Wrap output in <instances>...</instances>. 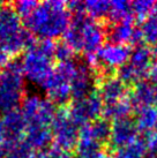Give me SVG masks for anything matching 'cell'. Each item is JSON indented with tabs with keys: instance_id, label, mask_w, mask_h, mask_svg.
<instances>
[{
	"instance_id": "1",
	"label": "cell",
	"mask_w": 157,
	"mask_h": 158,
	"mask_svg": "<svg viewBox=\"0 0 157 158\" xmlns=\"http://www.w3.org/2000/svg\"><path fill=\"white\" fill-rule=\"evenodd\" d=\"M21 112L26 121L24 139L32 150L46 149L52 141L51 125L56 117V107L48 98L30 94L23 98Z\"/></svg>"
},
{
	"instance_id": "2",
	"label": "cell",
	"mask_w": 157,
	"mask_h": 158,
	"mask_svg": "<svg viewBox=\"0 0 157 158\" xmlns=\"http://www.w3.org/2000/svg\"><path fill=\"white\" fill-rule=\"evenodd\" d=\"M24 24L30 35L40 40H52L64 36L70 24V12L64 1L50 0L37 2Z\"/></svg>"
},
{
	"instance_id": "3",
	"label": "cell",
	"mask_w": 157,
	"mask_h": 158,
	"mask_svg": "<svg viewBox=\"0 0 157 158\" xmlns=\"http://www.w3.org/2000/svg\"><path fill=\"white\" fill-rule=\"evenodd\" d=\"M104 40V28L97 21L83 14L75 15L64 34V43L68 45L73 52L83 53L90 68L96 67V54L103 46Z\"/></svg>"
},
{
	"instance_id": "4",
	"label": "cell",
	"mask_w": 157,
	"mask_h": 158,
	"mask_svg": "<svg viewBox=\"0 0 157 158\" xmlns=\"http://www.w3.org/2000/svg\"><path fill=\"white\" fill-rule=\"evenodd\" d=\"M54 48L52 40L34 42L26 48L20 62L24 79L40 87L45 83L54 68Z\"/></svg>"
},
{
	"instance_id": "5",
	"label": "cell",
	"mask_w": 157,
	"mask_h": 158,
	"mask_svg": "<svg viewBox=\"0 0 157 158\" xmlns=\"http://www.w3.org/2000/svg\"><path fill=\"white\" fill-rule=\"evenodd\" d=\"M34 43L22 19L12 6H0V48L8 54H18Z\"/></svg>"
},
{
	"instance_id": "6",
	"label": "cell",
	"mask_w": 157,
	"mask_h": 158,
	"mask_svg": "<svg viewBox=\"0 0 157 158\" xmlns=\"http://www.w3.org/2000/svg\"><path fill=\"white\" fill-rule=\"evenodd\" d=\"M78 64L74 60L59 61L54 66L51 75L42 85L52 103L62 104L72 97V81Z\"/></svg>"
},
{
	"instance_id": "7",
	"label": "cell",
	"mask_w": 157,
	"mask_h": 158,
	"mask_svg": "<svg viewBox=\"0 0 157 158\" xmlns=\"http://www.w3.org/2000/svg\"><path fill=\"white\" fill-rule=\"evenodd\" d=\"M24 76L21 66L13 62L0 75V110L9 112L16 110L24 98Z\"/></svg>"
},
{
	"instance_id": "8",
	"label": "cell",
	"mask_w": 157,
	"mask_h": 158,
	"mask_svg": "<svg viewBox=\"0 0 157 158\" xmlns=\"http://www.w3.org/2000/svg\"><path fill=\"white\" fill-rule=\"evenodd\" d=\"M155 62V54L151 48L147 45H138L131 51L128 61L118 69V77L124 83L129 84L143 81Z\"/></svg>"
},
{
	"instance_id": "9",
	"label": "cell",
	"mask_w": 157,
	"mask_h": 158,
	"mask_svg": "<svg viewBox=\"0 0 157 158\" xmlns=\"http://www.w3.org/2000/svg\"><path fill=\"white\" fill-rule=\"evenodd\" d=\"M78 126L70 118L68 111H58L51 125V134L56 148L66 152L74 149L78 140Z\"/></svg>"
},
{
	"instance_id": "10",
	"label": "cell",
	"mask_w": 157,
	"mask_h": 158,
	"mask_svg": "<svg viewBox=\"0 0 157 158\" xmlns=\"http://www.w3.org/2000/svg\"><path fill=\"white\" fill-rule=\"evenodd\" d=\"M67 111L78 126H84L100 119L103 113V102L97 92L92 91L83 97L74 98Z\"/></svg>"
},
{
	"instance_id": "11",
	"label": "cell",
	"mask_w": 157,
	"mask_h": 158,
	"mask_svg": "<svg viewBox=\"0 0 157 158\" xmlns=\"http://www.w3.org/2000/svg\"><path fill=\"white\" fill-rule=\"evenodd\" d=\"M131 48L127 45L108 43L103 44L96 54V66L105 70H114L121 68L129 59Z\"/></svg>"
},
{
	"instance_id": "12",
	"label": "cell",
	"mask_w": 157,
	"mask_h": 158,
	"mask_svg": "<svg viewBox=\"0 0 157 158\" xmlns=\"http://www.w3.org/2000/svg\"><path fill=\"white\" fill-rule=\"evenodd\" d=\"M138 135L139 129L135 121L129 118H124L116 120L111 125L109 141L112 147L120 149L138 140Z\"/></svg>"
},
{
	"instance_id": "13",
	"label": "cell",
	"mask_w": 157,
	"mask_h": 158,
	"mask_svg": "<svg viewBox=\"0 0 157 158\" xmlns=\"http://www.w3.org/2000/svg\"><path fill=\"white\" fill-rule=\"evenodd\" d=\"M98 90L100 91L97 94L100 95L103 105L122 101L129 96L127 91V85L119 77H116V76L104 77L100 81Z\"/></svg>"
},
{
	"instance_id": "14",
	"label": "cell",
	"mask_w": 157,
	"mask_h": 158,
	"mask_svg": "<svg viewBox=\"0 0 157 158\" xmlns=\"http://www.w3.org/2000/svg\"><path fill=\"white\" fill-rule=\"evenodd\" d=\"M109 37L112 43L127 45L128 43H139L141 38L140 29L135 28L133 21H122L114 23L109 30Z\"/></svg>"
},
{
	"instance_id": "15",
	"label": "cell",
	"mask_w": 157,
	"mask_h": 158,
	"mask_svg": "<svg viewBox=\"0 0 157 158\" xmlns=\"http://www.w3.org/2000/svg\"><path fill=\"white\" fill-rule=\"evenodd\" d=\"M5 131L7 135V142L9 145L20 143L22 136H24L26 132V121L20 111L13 110L6 113L4 120Z\"/></svg>"
},
{
	"instance_id": "16",
	"label": "cell",
	"mask_w": 157,
	"mask_h": 158,
	"mask_svg": "<svg viewBox=\"0 0 157 158\" xmlns=\"http://www.w3.org/2000/svg\"><path fill=\"white\" fill-rule=\"evenodd\" d=\"M94 87V74L92 68L88 65H78L73 81H72V96L80 98L92 92Z\"/></svg>"
},
{
	"instance_id": "17",
	"label": "cell",
	"mask_w": 157,
	"mask_h": 158,
	"mask_svg": "<svg viewBox=\"0 0 157 158\" xmlns=\"http://www.w3.org/2000/svg\"><path fill=\"white\" fill-rule=\"evenodd\" d=\"M111 125L105 119H97L92 123H89L81 127L78 136L92 140L98 144H103L109 141Z\"/></svg>"
},
{
	"instance_id": "18",
	"label": "cell",
	"mask_w": 157,
	"mask_h": 158,
	"mask_svg": "<svg viewBox=\"0 0 157 158\" xmlns=\"http://www.w3.org/2000/svg\"><path fill=\"white\" fill-rule=\"evenodd\" d=\"M129 99L132 105L136 106L138 109L153 105L156 101V87L146 81L138 82L129 94Z\"/></svg>"
},
{
	"instance_id": "19",
	"label": "cell",
	"mask_w": 157,
	"mask_h": 158,
	"mask_svg": "<svg viewBox=\"0 0 157 158\" xmlns=\"http://www.w3.org/2000/svg\"><path fill=\"white\" fill-rule=\"evenodd\" d=\"M134 121L139 131L147 132L149 134L157 131V107L149 105L138 109Z\"/></svg>"
},
{
	"instance_id": "20",
	"label": "cell",
	"mask_w": 157,
	"mask_h": 158,
	"mask_svg": "<svg viewBox=\"0 0 157 158\" xmlns=\"http://www.w3.org/2000/svg\"><path fill=\"white\" fill-rule=\"evenodd\" d=\"M132 109H133V105H132L129 96H128L122 101L103 105V113L106 119L116 121L119 119L128 118L129 113L132 112Z\"/></svg>"
},
{
	"instance_id": "21",
	"label": "cell",
	"mask_w": 157,
	"mask_h": 158,
	"mask_svg": "<svg viewBox=\"0 0 157 158\" xmlns=\"http://www.w3.org/2000/svg\"><path fill=\"white\" fill-rule=\"evenodd\" d=\"M83 14H87L89 19L94 21L109 18L110 13V1L106 0H88L82 2Z\"/></svg>"
},
{
	"instance_id": "22",
	"label": "cell",
	"mask_w": 157,
	"mask_h": 158,
	"mask_svg": "<svg viewBox=\"0 0 157 158\" xmlns=\"http://www.w3.org/2000/svg\"><path fill=\"white\" fill-rule=\"evenodd\" d=\"M110 20L113 22H122V21H132V7L129 1L125 0H114L110 1Z\"/></svg>"
},
{
	"instance_id": "23",
	"label": "cell",
	"mask_w": 157,
	"mask_h": 158,
	"mask_svg": "<svg viewBox=\"0 0 157 158\" xmlns=\"http://www.w3.org/2000/svg\"><path fill=\"white\" fill-rule=\"evenodd\" d=\"M147 151L148 149H147L146 142L138 139L128 145L118 149L114 158H144L147 155Z\"/></svg>"
},
{
	"instance_id": "24",
	"label": "cell",
	"mask_w": 157,
	"mask_h": 158,
	"mask_svg": "<svg viewBox=\"0 0 157 158\" xmlns=\"http://www.w3.org/2000/svg\"><path fill=\"white\" fill-rule=\"evenodd\" d=\"M141 38L146 40L148 44H157V10L143 21L140 28Z\"/></svg>"
},
{
	"instance_id": "25",
	"label": "cell",
	"mask_w": 157,
	"mask_h": 158,
	"mask_svg": "<svg viewBox=\"0 0 157 158\" xmlns=\"http://www.w3.org/2000/svg\"><path fill=\"white\" fill-rule=\"evenodd\" d=\"M156 4L150 0H136L131 2L132 7V15L133 18H136L139 20H146L149 18L155 10Z\"/></svg>"
},
{
	"instance_id": "26",
	"label": "cell",
	"mask_w": 157,
	"mask_h": 158,
	"mask_svg": "<svg viewBox=\"0 0 157 158\" xmlns=\"http://www.w3.org/2000/svg\"><path fill=\"white\" fill-rule=\"evenodd\" d=\"M6 158H37V155L26 143H16L9 145Z\"/></svg>"
},
{
	"instance_id": "27",
	"label": "cell",
	"mask_w": 157,
	"mask_h": 158,
	"mask_svg": "<svg viewBox=\"0 0 157 158\" xmlns=\"http://www.w3.org/2000/svg\"><path fill=\"white\" fill-rule=\"evenodd\" d=\"M36 5H37V1H34V0H21V1L15 4L14 9L20 15V18L24 20L34 10Z\"/></svg>"
},
{
	"instance_id": "28",
	"label": "cell",
	"mask_w": 157,
	"mask_h": 158,
	"mask_svg": "<svg viewBox=\"0 0 157 158\" xmlns=\"http://www.w3.org/2000/svg\"><path fill=\"white\" fill-rule=\"evenodd\" d=\"M73 51L72 48L66 45L64 42L60 44H56L54 48V58L58 59L59 61H66V60H72V56H73Z\"/></svg>"
},
{
	"instance_id": "29",
	"label": "cell",
	"mask_w": 157,
	"mask_h": 158,
	"mask_svg": "<svg viewBox=\"0 0 157 158\" xmlns=\"http://www.w3.org/2000/svg\"><path fill=\"white\" fill-rule=\"evenodd\" d=\"M146 145H147L148 151L157 155V131L149 134L148 137H147Z\"/></svg>"
},
{
	"instance_id": "30",
	"label": "cell",
	"mask_w": 157,
	"mask_h": 158,
	"mask_svg": "<svg viewBox=\"0 0 157 158\" xmlns=\"http://www.w3.org/2000/svg\"><path fill=\"white\" fill-rule=\"evenodd\" d=\"M149 75H150V77L153 80V82L157 84V60H155L154 62L153 67H151V69L149 72Z\"/></svg>"
},
{
	"instance_id": "31",
	"label": "cell",
	"mask_w": 157,
	"mask_h": 158,
	"mask_svg": "<svg viewBox=\"0 0 157 158\" xmlns=\"http://www.w3.org/2000/svg\"><path fill=\"white\" fill-rule=\"evenodd\" d=\"M6 140H7V135H6L4 123H2V120L0 119V144H2Z\"/></svg>"
},
{
	"instance_id": "32",
	"label": "cell",
	"mask_w": 157,
	"mask_h": 158,
	"mask_svg": "<svg viewBox=\"0 0 157 158\" xmlns=\"http://www.w3.org/2000/svg\"><path fill=\"white\" fill-rule=\"evenodd\" d=\"M7 61H8V53L2 48H0V66H4Z\"/></svg>"
},
{
	"instance_id": "33",
	"label": "cell",
	"mask_w": 157,
	"mask_h": 158,
	"mask_svg": "<svg viewBox=\"0 0 157 158\" xmlns=\"http://www.w3.org/2000/svg\"><path fill=\"white\" fill-rule=\"evenodd\" d=\"M155 103L157 104V87H156V101H155ZM156 107H157V106H156Z\"/></svg>"
},
{
	"instance_id": "34",
	"label": "cell",
	"mask_w": 157,
	"mask_h": 158,
	"mask_svg": "<svg viewBox=\"0 0 157 158\" xmlns=\"http://www.w3.org/2000/svg\"><path fill=\"white\" fill-rule=\"evenodd\" d=\"M155 9H156V10H157V4H156V6H155Z\"/></svg>"
}]
</instances>
